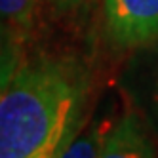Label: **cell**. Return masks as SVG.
Segmentation results:
<instances>
[{
    "instance_id": "cell-3",
    "label": "cell",
    "mask_w": 158,
    "mask_h": 158,
    "mask_svg": "<svg viewBox=\"0 0 158 158\" xmlns=\"http://www.w3.org/2000/svg\"><path fill=\"white\" fill-rule=\"evenodd\" d=\"M120 88L147 126L158 133V42L131 52Z\"/></svg>"
},
{
    "instance_id": "cell-7",
    "label": "cell",
    "mask_w": 158,
    "mask_h": 158,
    "mask_svg": "<svg viewBox=\"0 0 158 158\" xmlns=\"http://www.w3.org/2000/svg\"><path fill=\"white\" fill-rule=\"evenodd\" d=\"M95 0H44L57 17H82L89 12Z\"/></svg>"
},
{
    "instance_id": "cell-5",
    "label": "cell",
    "mask_w": 158,
    "mask_h": 158,
    "mask_svg": "<svg viewBox=\"0 0 158 158\" xmlns=\"http://www.w3.org/2000/svg\"><path fill=\"white\" fill-rule=\"evenodd\" d=\"M99 158H158L147 122L133 107L110 124Z\"/></svg>"
},
{
    "instance_id": "cell-1",
    "label": "cell",
    "mask_w": 158,
    "mask_h": 158,
    "mask_svg": "<svg viewBox=\"0 0 158 158\" xmlns=\"http://www.w3.org/2000/svg\"><path fill=\"white\" fill-rule=\"evenodd\" d=\"M86 65L69 55H27L2 73L0 158H31L67 145L82 128Z\"/></svg>"
},
{
    "instance_id": "cell-8",
    "label": "cell",
    "mask_w": 158,
    "mask_h": 158,
    "mask_svg": "<svg viewBox=\"0 0 158 158\" xmlns=\"http://www.w3.org/2000/svg\"><path fill=\"white\" fill-rule=\"evenodd\" d=\"M65 147H67V145H61V147H50V149L40 151V152H36L35 156H31V158H57Z\"/></svg>"
},
{
    "instance_id": "cell-2",
    "label": "cell",
    "mask_w": 158,
    "mask_h": 158,
    "mask_svg": "<svg viewBox=\"0 0 158 158\" xmlns=\"http://www.w3.org/2000/svg\"><path fill=\"white\" fill-rule=\"evenodd\" d=\"M107 44L116 52H135L158 42V0H101Z\"/></svg>"
},
{
    "instance_id": "cell-4",
    "label": "cell",
    "mask_w": 158,
    "mask_h": 158,
    "mask_svg": "<svg viewBox=\"0 0 158 158\" xmlns=\"http://www.w3.org/2000/svg\"><path fill=\"white\" fill-rule=\"evenodd\" d=\"M44 0H0L2 14V73L14 69L38 25Z\"/></svg>"
},
{
    "instance_id": "cell-6",
    "label": "cell",
    "mask_w": 158,
    "mask_h": 158,
    "mask_svg": "<svg viewBox=\"0 0 158 158\" xmlns=\"http://www.w3.org/2000/svg\"><path fill=\"white\" fill-rule=\"evenodd\" d=\"M110 122L103 118H94L92 122L76 131V135L67 143L57 158H99L107 137Z\"/></svg>"
}]
</instances>
